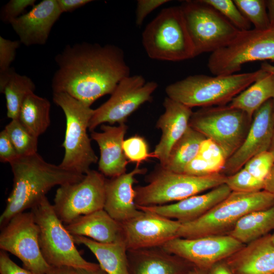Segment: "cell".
<instances>
[{"label": "cell", "mask_w": 274, "mask_h": 274, "mask_svg": "<svg viewBox=\"0 0 274 274\" xmlns=\"http://www.w3.org/2000/svg\"><path fill=\"white\" fill-rule=\"evenodd\" d=\"M58 68L51 81L53 92H64L91 106L111 94L130 76L124 51L112 44L82 42L67 45L55 57Z\"/></svg>", "instance_id": "6da1fadb"}, {"label": "cell", "mask_w": 274, "mask_h": 274, "mask_svg": "<svg viewBox=\"0 0 274 274\" xmlns=\"http://www.w3.org/2000/svg\"><path fill=\"white\" fill-rule=\"evenodd\" d=\"M13 185L0 217L1 228L18 214L38 204L53 187L81 181L85 175L46 162L38 153L10 163Z\"/></svg>", "instance_id": "7a4b0ae2"}, {"label": "cell", "mask_w": 274, "mask_h": 274, "mask_svg": "<svg viewBox=\"0 0 274 274\" xmlns=\"http://www.w3.org/2000/svg\"><path fill=\"white\" fill-rule=\"evenodd\" d=\"M263 72L225 76L198 74L189 76L165 88L167 96L190 108L224 106L254 82Z\"/></svg>", "instance_id": "3957f363"}, {"label": "cell", "mask_w": 274, "mask_h": 274, "mask_svg": "<svg viewBox=\"0 0 274 274\" xmlns=\"http://www.w3.org/2000/svg\"><path fill=\"white\" fill-rule=\"evenodd\" d=\"M274 196L266 191L251 193L232 191L207 213L191 222L182 223L178 237L194 238L228 234L247 214L269 208Z\"/></svg>", "instance_id": "277c9868"}, {"label": "cell", "mask_w": 274, "mask_h": 274, "mask_svg": "<svg viewBox=\"0 0 274 274\" xmlns=\"http://www.w3.org/2000/svg\"><path fill=\"white\" fill-rule=\"evenodd\" d=\"M143 47L152 59L180 61L195 57L180 6L162 9L142 33Z\"/></svg>", "instance_id": "5b68a950"}, {"label": "cell", "mask_w": 274, "mask_h": 274, "mask_svg": "<svg viewBox=\"0 0 274 274\" xmlns=\"http://www.w3.org/2000/svg\"><path fill=\"white\" fill-rule=\"evenodd\" d=\"M226 179L221 173L197 177L175 173L159 164L147 176V185L134 187L135 202L148 207L177 202L225 184Z\"/></svg>", "instance_id": "8992f818"}, {"label": "cell", "mask_w": 274, "mask_h": 274, "mask_svg": "<svg viewBox=\"0 0 274 274\" xmlns=\"http://www.w3.org/2000/svg\"><path fill=\"white\" fill-rule=\"evenodd\" d=\"M53 100L62 110L66 129L62 147L64 155L59 164L62 167L85 175L98 161L87 133L94 110L64 92H53Z\"/></svg>", "instance_id": "52a82bcc"}, {"label": "cell", "mask_w": 274, "mask_h": 274, "mask_svg": "<svg viewBox=\"0 0 274 274\" xmlns=\"http://www.w3.org/2000/svg\"><path fill=\"white\" fill-rule=\"evenodd\" d=\"M39 230V244L45 261L51 266L94 269L99 264L84 259L73 236L56 215L46 196L31 209Z\"/></svg>", "instance_id": "ba28073f"}, {"label": "cell", "mask_w": 274, "mask_h": 274, "mask_svg": "<svg viewBox=\"0 0 274 274\" xmlns=\"http://www.w3.org/2000/svg\"><path fill=\"white\" fill-rule=\"evenodd\" d=\"M265 60L274 61V24L240 31L228 45L211 54L207 65L213 75L225 76L236 74L246 63Z\"/></svg>", "instance_id": "9c48e42d"}, {"label": "cell", "mask_w": 274, "mask_h": 274, "mask_svg": "<svg viewBox=\"0 0 274 274\" xmlns=\"http://www.w3.org/2000/svg\"><path fill=\"white\" fill-rule=\"evenodd\" d=\"M252 121L245 112L227 105L193 112L189 125L215 142L228 159L242 144Z\"/></svg>", "instance_id": "30bf717a"}, {"label": "cell", "mask_w": 274, "mask_h": 274, "mask_svg": "<svg viewBox=\"0 0 274 274\" xmlns=\"http://www.w3.org/2000/svg\"><path fill=\"white\" fill-rule=\"evenodd\" d=\"M193 43L195 57L211 53L230 43L240 30L218 11L202 0L185 1L180 5Z\"/></svg>", "instance_id": "8fae6325"}, {"label": "cell", "mask_w": 274, "mask_h": 274, "mask_svg": "<svg viewBox=\"0 0 274 274\" xmlns=\"http://www.w3.org/2000/svg\"><path fill=\"white\" fill-rule=\"evenodd\" d=\"M107 179L90 169L80 182L59 186L53 204L62 222L66 225L78 217L104 209Z\"/></svg>", "instance_id": "7c38bea8"}, {"label": "cell", "mask_w": 274, "mask_h": 274, "mask_svg": "<svg viewBox=\"0 0 274 274\" xmlns=\"http://www.w3.org/2000/svg\"><path fill=\"white\" fill-rule=\"evenodd\" d=\"M2 228L1 250L18 258L31 274H45L50 270L52 266L41 251L39 227L31 211L17 214Z\"/></svg>", "instance_id": "4fadbf2b"}, {"label": "cell", "mask_w": 274, "mask_h": 274, "mask_svg": "<svg viewBox=\"0 0 274 274\" xmlns=\"http://www.w3.org/2000/svg\"><path fill=\"white\" fill-rule=\"evenodd\" d=\"M158 87L155 81L147 82L140 75L127 76L118 84L109 99L97 109L89 121L91 132L98 126L108 123H125L128 117L143 104L152 98Z\"/></svg>", "instance_id": "5bb4252c"}, {"label": "cell", "mask_w": 274, "mask_h": 274, "mask_svg": "<svg viewBox=\"0 0 274 274\" xmlns=\"http://www.w3.org/2000/svg\"><path fill=\"white\" fill-rule=\"evenodd\" d=\"M245 245L227 234L194 238L177 237L162 247L194 266L207 270L215 263L232 256Z\"/></svg>", "instance_id": "9a60e30c"}, {"label": "cell", "mask_w": 274, "mask_h": 274, "mask_svg": "<svg viewBox=\"0 0 274 274\" xmlns=\"http://www.w3.org/2000/svg\"><path fill=\"white\" fill-rule=\"evenodd\" d=\"M141 211L138 216L121 223L127 250L162 247L178 237L181 222L154 213Z\"/></svg>", "instance_id": "2e32d148"}, {"label": "cell", "mask_w": 274, "mask_h": 274, "mask_svg": "<svg viewBox=\"0 0 274 274\" xmlns=\"http://www.w3.org/2000/svg\"><path fill=\"white\" fill-rule=\"evenodd\" d=\"M274 133L272 99L254 114L247 134L238 149L227 159L221 174L229 176L243 167L255 155L269 150Z\"/></svg>", "instance_id": "e0dca14e"}, {"label": "cell", "mask_w": 274, "mask_h": 274, "mask_svg": "<svg viewBox=\"0 0 274 274\" xmlns=\"http://www.w3.org/2000/svg\"><path fill=\"white\" fill-rule=\"evenodd\" d=\"M61 13L56 0H43L10 24L21 43L26 46L42 45Z\"/></svg>", "instance_id": "ac0fdd59"}, {"label": "cell", "mask_w": 274, "mask_h": 274, "mask_svg": "<svg viewBox=\"0 0 274 274\" xmlns=\"http://www.w3.org/2000/svg\"><path fill=\"white\" fill-rule=\"evenodd\" d=\"M231 192L228 186L223 184L207 193L195 195L170 204L148 207L136 206V207L139 210L154 213L184 223L201 217Z\"/></svg>", "instance_id": "d6986e66"}, {"label": "cell", "mask_w": 274, "mask_h": 274, "mask_svg": "<svg viewBox=\"0 0 274 274\" xmlns=\"http://www.w3.org/2000/svg\"><path fill=\"white\" fill-rule=\"evenodd\" d=\"M147 170L138 165L128 173L107 180L104 209L118 222L122 223L141 213L135 202L133 184L136 182L135 177L145 174Z\"/></svg>", "instance_id": "ffe728a7"}, {"label": "cell", "mask_w": 274, "mask_h": 274, "mask_svg": "<svg viewBox=\"0 0 274 274\" xmlns=\"http://www.w3.org/2000/svg\"><path fill=\"white\" fill-rule=\"evenodd\" d=\"M164 113L158 118L156 126L162 134L159 143L152 153L153 157L164 166L170 150L189 126L192 109L166 96L163 101Z\"/></svg>", "instance_id": "44dd1931"}, {"label": "cell", "mask_w": 274, "mask_h": 274, "mask_svg": "<svg viewBox=\"0 0 274 274\" xmlns=\"http://www.w3.org/2000/svg\"><path fill=\"white\" fill-rule=\"evenodd\" d=\"M101 132L92 131L91 138L96 142L100 150L98 169L105 176L114 178L126 173L128 162L122 144L127 126L102 124Z\"/></svg>", "instance_id": "7402d4cb"}, {"label": "cell", "mask_w": 274, "mask_h": 274, "mask_svg": "<svg viewBox=\"0 0 274 274\" xmlns=\"http://www.w3.org/2000/svg\"><path fill=\"white\" fill-rule=\"evenodd\" d=\"M130 274H186L193 266L162 247L127 250Z\"/></svg>", "instance_id": "603a6c76"}, {"label": "cell", "mask_w": 274, "mask_h": 274, "mask_svg": "<svg viewBox=\"0 0 274 274\" xmlns=\"http://www.w3.org/2000/svg\"><path fill=\"white\" fill-rule=\"evenodd\" d=\"M235 274H274V244L267 234L225 260Z\"/></svg>", "instance_id": "cb8c5ba5"}, {"label": "cell", "mask_w": 274, "mask_h": 274, "mask_svg": "<svg viewBox=\"0 0 274 274\" xmlns=\"http://www.w3.org/2000/svg\"><path fill=\"white\" fill-rule=\"evenodd\" d=\"M64 225L73 236H83L105 244L124 242L121 223L104 209L80 216Z\"/></svg>", "instance_id": "d4e9b609"}, {"label": "cell", "mask_w": 274, "mask_h": 274, "mask_svg": "<svg viewBox=\"0 0 274 274\" xmlns=\"http://www.w3.org/2000/svg\"><path fill=\"white\" fill-rule=\"evenodd\" d=\"M73 237L76 244L83 245L91 251L100 267L108 274H130L124 242L105 244L83 236Z\"/></svg>", "instance_id": "484cf974"}, {"label": "cell", "mask_w": 274, "mask_h": 274, "mask_svg": "<svg viewBox=\"0 0 274 274\" xmlns=\"http://www.w3.org/2000/svg\"><path fill=\"white\" fill-rule=\"evenodd\" d=\"M35 89L36 85L30 78L17 73L13 68L0 73V92L5 96L9 118L18 119L24 100Z\"/></svg>", "instance_id": "4316f807"}, {"label": "cell", "mask_w": 274, "mask_h": 274, "mask_svg": "<svg viewBox=\"0 0 274 274\" xmlns=\"http://www.w3.org/2000/svg\"><path fill=\"white\" fill-rule=\"evenodd\" d=\"M274 98V76L263 71L251 85L228 104L245 112L250 118L265 102Z\"/></svg>", "instance_id": "83f0119b"}, {"label": "cell", "mask_w": 274, "mask_h": 274, "mask_svg": "<svg viewBox=\"0 0 274 274\" xmlns=\"http://www.w3.org/2000/svg\"><path fill=\"white\" fill-rule=\"evenodd\" d=\"M274 230V204L251 212L242 217L228 234L244 244L262 237Z\"/></svg>", "instance_id": "f1b7e54d"}, {"label": "cell", "mask_w": 274, "mask_h": 274, "mask_svg": "<svg viewBox=\"0 0 274 274\" xmlns=\"http://www.w3.org/2000/svg\"><path fill=\"white\" fill-rule=\"evenodd\" d=\"M50 108L51 104L47 99L35 93H30L21 107L18 120L31 134L38 138L50 124Z\"/></svg>", "instance_id": "f546056e"}, {"label": "cell", "mask_w": 274, "mask_h": 274, "mask_svg": "<svg viewBox=\"0 0 274 274\" xmlns=\"http://www.w3.org/2000/svg\"><path fill=\"white\" fill-rule=\"evenodd\" d=\"M205 139L203 134L189 126L172 148L162 167L173 172L183 173L185 166L197 155L200 145Z\"/></svg>", "instance_id": "4dcf8cb0"}, {"label": "cell", "mask_w": 274, "mask_h": 274, "mask_svg": "<svg viewBox=\"0 0 274 274\" xmlns=\"http://www.w3.org/2000/svg\"><path fill=\"white\" fill-rule=\"evenodd\" d=\"M4 129L20 156L37 153L38 138L31 134L18 119L11 120Z\"/></svg>", "instance_id": "1f68e13d"}, {"label": "cell", "mask_w": 274, "mask_h": 274, "mask_svg": "<svg viewBox=\"0 0 274 274\" xmlns=\"http://www.w3.org/2000/svg\"><path fill=\"white\" fill-rule=\"evenodd\" d=\"M244 16L257 30L266 29L270 23L266 9V1L234 0Z\"/></svg>", "instance_id": "d6a6232c"}, {"label": "cell", "mask_w": 274, "mask_h": 274, "mask_svg": "<svg viewBox=\"0 0 274 274\" xmlns=\"http://www.w3.org/2000/svg\"><path fill=\"white\" fill-rule=\"evenodd\" d=\"M218 11L240 31L251 29V23L232 0H202Z\"/></svg>", "instance_id": "836d02e7"}, {"label": "cell", "mask_w": 274, "mask_h": 274, "mask_svg": "<svg viewBox=\"0 0 274 274\" xmlns=\"http://www.w3.org/2000/svg\"><path fill=\"white\" fill-rule=\"evenodd\" d=\"M264 183L243 167L235 174L227 176L225 184L231 191L251 193L264 190Z\"/></svg>", "instance_id": "e575fe53"}, {"label": "cell", "mask_w": 274, "mask_h": 274, "mask_svg": "<svg viewBox=\"0 0 274 274\" xmlns=\"http://www.w3.org/2000/svg\"><path fill=\"white\" fill-rule=\"evenodd\" d=\"M197 155L209 164L215 174L221 173L227 160L220 147L208 138L201 143Z\"/></svg>", "instance_id": "d590c367"}, {"label": "cell", "mask_w": 274, "mask_h": 274, "mask_svg": "<svg viewBox=\"0 0 274 274\" xmlns=\"http://www.w3.org/2000/svg\"><path fill=\"white\" fill-rule=\"evenodd\" d=\"M122 148L128 161L137 163L138 165L150 157H153L149 152L147 143L145 139L135 135L123 141Z\"/></svg>", "instance_id": "8d00e7d4"}, {"label": "cell", "mask_w": 274, "mask_h": 274, "mask_svg": "<svg viewBox=\"0 0 274 274\" xmlns=\"http://www.w3.org/2000/svg\"><path fill=\"white\" fill-rule=\"evenodd\" d=\"M273 165V156L267 151L251 158L243 167L256 178L265 182Z\"/></svg>", "instance_id": "74e56055"}, {"label": "cell", "mask_w": 274, "mask_h": 274, "mask_svg": "<svg viewBox=\"0 0 274 274\" xmlns=\"http://www.w3.org/2000/svg\"><path fill=\"white\" fill-rule=\"evenodd\" d=\"M35 0H11L2 9L0 17L6 23L11 22L22 15L24 10L29 6L35 5Z\"/></svg>", "instance_id": "f35d334b"}, {"label": "cell", "mask_w": 274, "mask_h": 274, "mask_svg": "<svg viewBox=\"0 0 274 274\" xmlns=\"http://www.w3.org/2000/svg\"><path fill=\"white\" fill-rule=\"evenodd\" d=\"M20 44L19 40L12 41L0 36V73L11 68L10 65L15 59L16 50Z\"/></svg>", "instance_id": "ab89813d"}, {"label": "cell", "mask_w": 274, "mask_h": 274, "mask_svg": "<svg viewBox=\"0 0 274 274\" xmlns=\"http://www.w3.org/2000/svg\"><path fill=\"white\" fill-rule=\"evenodd\" d=\"M168 2H169L168 0L137 1L135 18L136 25L141 26L150 13Z\"/></svg>", "instance_id": "60d3db41"}, {"label": "cell", "mask_w": 274, "mask_h": 274, "mask_svg": "<svg viewBox=\"0 0 274 274\" xmlns=\"http://www.w3.org/2000/svg\"><path fill=\"white\" fill-rule=\"evenodd\" d=\"M183 174L197 177L208 176L214 174L209 164L197 155L185 166Z\"/></svg>", "instance_id": "b9f144b4"}, {"label": "cell", "mask_w": 274, "mask_h": 274, "mask_svg": "<svg viewBox=\"0 0 274 274\" xmlns=\"http://www.w3.org/2000/svg\"><path fill=\"white\" fill-rule=\"evenodd\" d=\"M20 156L17 152L6 131L0 133V161L10 163Z\"/></svg>", "instance_id": "7bdbcfd3"}, {"label": "cell", "mask_w": 274, "mask_h": 274, "mask_svg": "<svg viewBox=\"0 0 274 274\" xmlns=\"http://www.w3.org/2000/svg\"><path fill=\"white\" fill-rule=\"evenodd\" d=\"M1 274H31L29 271L18 266L9 257L7 252H0Z\"/></svg>", "instance_id": "ee69618b"}, {"label": "cell", "mask_w": 274, "mask_h": 274, "mask_svg": "<svg viewBox=\"0 0 274 274\" xmlns=\"http://www.w3.org/2000/svg\"><path fill=\"white\" fill-rule=\"evenodd\" d=\"M61 12H71L92 2L91 0H56Z\"/></svg>", "instance_id": "f6af8a7d"}, {"label": "cell", "mask_w": 274, "mask_h": 274, "mask_svg": "<svg viewBox=\"0 0 274 274\" xmlns=\"http://www.w3.org/2000/svg\"><path fill=\"white\" fill-rule=\"evenodd\" d=\"M207 274H235L225 260L218 262L207 270Z\"/></svg>", "instance_id": "bcb514c9"}, {"label": "cell", "mask_w": 274, "mask_h": 274, "mask_svg": "<svg viewBox=\"0 0 274 274\" xmlns=\"http://www.w3.org/2000/svg\"><path fill=\"white\" fill-rule=\"evenodd\" d=\"M264 190L274 196V165L265 181Z\"/></svg>", "instance_id": "7dc6e473"}, {"label": "cell", "mask_w": 274, "mask_h": 274, "mask_svg": "<svg viewBox=\"0 0 274 274\" xmlns=\"http://www.w3.org/2000/svg\"><path fill=\"white\" fill-rule=\"evenodd\" d=\"M45 274H75V269L68 266H52L50 270Z\"/></svg>", "instance_id": "c3c4849f"}, {"label": "cell", "mask_w": 274, "mask_h": 274, "mask_svg": "<svg viewBox=\"0 0 274 274\" xmlns=\"http://www.w3.org/2000/svg\"><path fill=\"white\" fill-rule=\"evenodd\" d=\"M75 274H108L99 266L94 269H86L83 268H74Z\"/></svg>", "instance_id": "681fc988"}, {"label": "cell", "mask_w": 274, "mask_h": 274, "mask_svg": "<svg viewBox=\"0 0 274 274\" xmlns=\"http://www.w3.org/2000/svg\"><path fill=\"white\" fill-rule=\"evenodd\" d=\"M266 9L270 25L274 24V0L266 1Z\"/></svg>", "instance_id": "f907efd6"}, {"label": "cell", "mask_w": 274, "mask_h": 274, "mask_svg": "<svg viewBox=\"0 0 274 274\" xmlns=\"http://www.w3.org/2000/svg\"><path fill=\"white\" fill-rule=\"evenodd\" d=\"M260 68L264 72L269 73L274 76V65L264 61L261 64Z\"/></svg>", "instance_id": "816d5d0a"}, {"label": "cell", "mask_w": 274, "mask_h": 274, "mask_svg": "<svg viewBox=\"0 0 274 274\" xmlns=\"http://www.w3.org/2000/svg\"><path fill=\"white\" fill-rule=\"evenodd\" d=\"M186 274H207V270L193 266Z\"/></svg>", "instance_id": "f5cc1de1"}, {"label": "cell", "mask_w": 274, "mask_h": 274, "mask_svg": "<svg viewBox=\"0 0 274 274\" xmlns=\"http://www.w3.org/2000/svg\"><path fill=\"white\" fill-rule=\"evenodd\" d=\"M268 151L272 154L274 158V133H273L271 143V145H270V146Z\"/></svg>", "instance_id": "db71d44e"}, {"label": "cell", "mask_w": 274, "mask_h": 274, "mask_svg": "<svg viewBox=\"0 0 274 274\" xmlns=\"http://www.w3.org/2000/svg\"><path fill=\"white\" fill-rule=\"evenodd\" d=\"M272 114H273V118L274 120V98L272 99Z\"/></svg>", "instance_id": "11a10c76"}, {"label": "cell", "mask_w": 274, "mask_h": 274, "mask_svg": "<svg viewBox=\"0 0 274 274\" xmlns=\"http://www.w3.org/2000/svg\"><path fill=\"white\" fill-rule=\"evenodd\" d=\"M271 239L272 242L274 244V232L272 234H271Z\"/></svg>", "instance_id": "9f6ffc18"}]
</instances>
